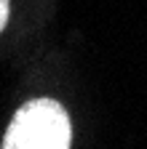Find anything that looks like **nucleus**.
I'll return each instance as SVG.
<instances>
[{
    "label": "nucleus",
    "instance_id": "1",
    "mask_svg": "<svg viewBox=\"0 0 147 149\" xmlns=\"http://www.w3.org/2000/svg\"><path fill=\"white\" fill-rule=\"evenodd\" d=\"M72 125L67 109L53 99H32L16 109L3 136V149H67Z\"/></svg>",
    "mask_w": 147,
    "mask_h": 149
},
{
    "label": "nucleus",
    "instance_id": "2",
    "mask_svg": "<svg viewBox=\"0 0 147 149\" xmlns=\"http://www.w3.org/2000/svg\"><path fill=\"white\" fill-rule=\"evenodd\" d=\"M8 16H11V0H0V32L6 29Z\"/></svg>",
    "mask_w": 147,
    "mask_h": 149
}]
</instances>
